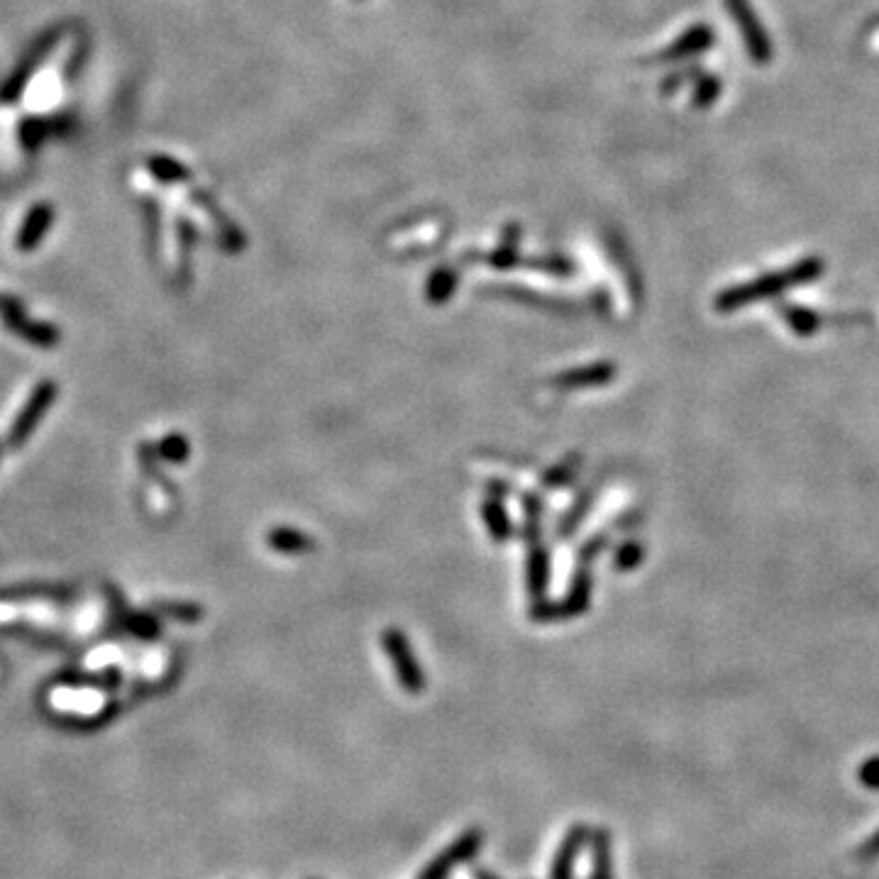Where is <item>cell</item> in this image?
Listing matches in <instances>:
<instances>
[{
  "label": "cell",
  "mask_w": 879,
  "mask_h": 879,
  "mask_svg": "<svg viewBox=\"0 0 879 879\" xmlns=\"http://www.w3.org/2000/svg\"><path fill=\"white\" fill-rule=\"evenodd\" d=\"M589 879H611V872H608V838L604 833H596L594 838V867H591Z\"/></svg>",
  "instance_id": "obj_6"
},
{
  "label": "cell",
  "mask_w": 879,
  "mask_h": 879,
  "mask_svg": "<svg viewBox=\"0 0 879 879\" xmlns=\"http://www.w3.org/2000/svg\"><path fill=\"white\" fill-rule=\"evenodd\" d=\"M482 845H484L482 828H469V831H464L462 836L452 840L445 850H440V853L435 855L423 870H420L418 879H450L452 872H455L460 865H464V862L472 860L474 855L479 853Z\"/></svg>",
  "instance_id": "obj_2"
},
{
  "label": "cell",
  "mask_w": 879,
  "mask_h": 879,
  "mask_svg": "<svg viewBox=\"0 0 879 879\" xmlns=\"http://www.w3.org/2000/svg\"><path fill=\"white\" fill-rule=\"evenodd\" d=\"M54 398H57V386H54L52 381H42V384L35 386L32 396L27 398L25 408H22L20 416L15 418L13 428H10V435H8L10 447H20L22 442L35 433L37 423H40V420L47 416V411H49V406L54 403Z\"/></svg>",
  "instance_id": "obj_3"
},
{
  "label": "cell",
  "mask_w": 879,
  "mask_h": 879,
  "mask_svg": "<svg viewBox=\"0 0 879 879\" xmlns=\"http://www.w3.org/2000/svg\"><path fill=\"white\" fill-rule=\"evenodd\" d=\"M723 5H726L735 27H738L750 59H753L755 64H770L772 42L765 27H762L760 18H757L753 3H750V0H723Z\"/></svg>",
  "instance_id": "obj_1"
},
{
  "label": "cell",
  "mask_w": 879,
  "mask_h": 879,
  "mask_svg": "<svg viewBox=\"0 0 879 879\" xmlns=\"http://www.w3.org/2000/svg\"><path fill=\"white\" fill-rule=\"evenodd\" d=\"M586 838H589V831L584 826H572L562 838L560 848H557L555 860H552L550 867V879H572L574 872V862H577L579 850L584 848Z\"/></svg>",
  "instance_id": "obj_4"
},
{
  "label": "cell",
  "mask_w": 879,
  "mask_h": 879,
  "mask_svg": "<svg viewBox=\"0 0 879 879\" xmlns=\"http://www.w3.org/2000/svg\"><path fill=\"white\" fill-rule=\"evenodd\" d=\"M49 223H52V210H49L47 206L32 208V213L27 215L25 225H22V230L18 235L20 250H25V252L35 250V247L42 242V237H44V232H47Z\"/></svg>",
  "instance_id": "obj_5"
}]
</instances>
